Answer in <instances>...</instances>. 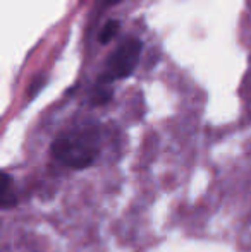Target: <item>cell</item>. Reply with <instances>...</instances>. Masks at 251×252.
I'll use <instances>...</instances> for the list:
<instances>
[{
    "label": "cell",
    "mask_w": 251,
    "mask_h": 252,
    "mask_svg": "<svg viewBox=\"0 0 251 252\" xmlns=\"http://www.w3.org/2000/svg\"><path fill=\"white\" fill-rule=\"evenodd\" d=\"M98 155V136L93 129H81L59 136L52 143V156L62 165L83 170Z\"/></svg>",
    "instance_id": "6da1fadb"
},
{
    "label": "cell",
    "mask_w": 251,
    "mask_h": 252,
    "mask_svg": "<svg viewBox=\"0 0 251 252\" xmlns=\"http://www.w3.org/2000/svg\"><path fill=\"white\" fill-rule=\"evenodd\" d=\"M141 55V41L136 38H127L124 43L117 47V50L112 53L108 59L107 67L102 76V83H112V81L124 79L129 76L136 67Z\"/></svg>",
    "instance_id": "7a4b0ae2"
},
{
    "label": "cell",
    "mask_w": 251,
    "mask_h": 252,
    "mask_svg": "<svg viewBox=\"0 0 251 252\" xmlns=\"http://www.w3.org/2000/svg\"><path fill=\"white\" fill-rule=\"evenodd\" d=\"M0 201H2V208L7 209L10 208V206L16 204V196H14L12 192H10V179L7 173H3L2 175V194H0Z\"/></svg>",
    "instance_id": "3957f363"
},
{
    "label": "cell",
    "mask_w": 251,
    "mask_h": 252,
    "mask_svg": "<svg viewBox=\"0 0 251 252\" xmlns=\"http://www.w3.org/2000/svg\"><path fill=\"white\" fill-rule=\"evenodd\" d=\"M117 31H119V21H108V23L104 26V30L100 31V36H98L100 43L107 45L108 41H110L112 38L117 34Z\"/></svg>",
    "instance_id": "277c9868"
},
{
    "label": "cell",
    "mask_w": 251,
    "mask_h": 252,
    "mask_svg": "<svg viewBox=\"0 0 251 252\" xmlns=\"http://www.w3.org/2000/svg\"><path fill=\"white\" fill-rule=\"evenodd\" d=\"M108 98H110V93H108V91H100V93L95 94L93 103H95V105H102V103H105Z\"/></svg>",
    "instance_id": "5b68a950"
},
{
    "label": "cell",
    "mask_w": 251,
    "mask_h": 252,
    "mask_svg": "<svg viewBox=\"0 0 251 252\" xmlns=\"http://www.w3.org/2000/svg\"><path fill=\"white\" fill-rule=\"evenodd\" d=\"M119 0H107V5H110V3H117Z\"/></svg>",
    "instance_id": "8992f818"
}]
</instances>
